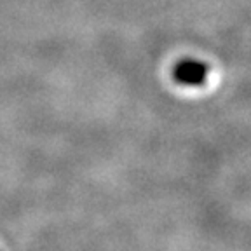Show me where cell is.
Instances as JSON below:
<instances>
[{
  "label": "cell",
  "instance_id": "cell-1",
  "mask_svg": "<svg viewBox=\"0 0 251 251\" xmlns=\"http://www.w3.org/2000/svg\"><path fill=\"white\" fill-rule=\"evenodd\" d=\"M173 77L181 86H202L204 80L208 78V67L196 59H185L175 65Z\"/></svg>",
  "mask_w": 251,
  "mask_h": 251
}]
</instances>
